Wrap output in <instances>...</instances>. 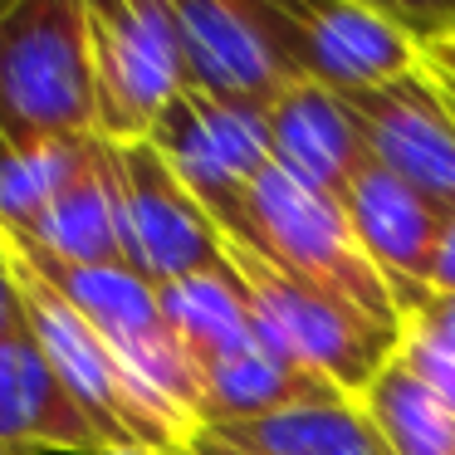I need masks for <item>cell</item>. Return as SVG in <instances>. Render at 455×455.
<instances>
[{
    "mask_svg": "<svg viewBox=\"0 0 455 455\" xmlns=\"http://www.w3.org/2000/svg\"><path fill=\"white\" fill-rule=\"evenodd\" d=\"M216 226L230 240L250 245L259 259H269L275 269H284V275L347 299L387 328H406L402 308H396L387 279L377 275V265L367 259L343 201L304 187L279 162L269 172H259L255 187L235 206L220 211Z\"/></svg>",
    "mask_w": 455,
    "mask_h": 455,
    "instance_id": "6da1fadb",
    "label": "cell"
},
{
    "mask_svg": "<svg viewBox=\"0 0 455 455\" xmlns=\"http://www.w3.org/2000/svg\"><path fill=\"white\" fill-rule=\"evenodd\" d=\"M0 250H5V265L15 275V289H20V304H25V318H30L35 338L50 353L64 387L93 416V426L103 431L108 451L113 445H142V451H157V455L181 451L196 435V426L181 421L162 396H152L128 372V363L113 353V343L44 279V269L25 255L20 240L0 230Z\"/></svg>",
    "mask_w": 455,
    "mask_h": 455,
    "instance_id": "7a4b0ae2",
    "label": "cell"
},
{
    "mask_svg": "<svg viewBox=\"0 0 455 455\" xmlns=\"http://www.w3.org/2000/svg\"><path fill=\"white\" fill-rule=\"evenodd\" d=\"M226 265L250 304L259 343L269 353H279L284 363L333 382L343 396L363 402V392L387 372V363L402 347L406 328L377 323L357 304L284 275V269H275L269 259H259L250 245H240L230 235H226Z\"/></svg>",
    "mask_w": 455,
    "mask_h": 455,
    "instance_id": "3957f363",
    "label": "cell"
},
{
    "mask_svg": "<svg viewBox=\"0 0 455 455\" xmlns=\"http://www.w3.org/2000/svg\"><path fill=\"white\" fill-rule=\"evenodd\" d=\"M0 132L44 148L93 132L89 0L0 5Z\"/></svg>",
    "mask_w": 455,
    "mask_h": 455,
    "instance_id": "277c9868",
    "label": "cell"
},
{
    "mask_svg": "<svg viewBox=\"0 0 455 455\" xmlns=\"http://www.w3.org/2000/svg\"><path fill=\"white\" fill-rule=\"evenodd\" d=\"M93 132L113 148L148 142L162 113L191 89L187 50L162 0H89Z\"/></svg>",
    "mask_w": 455,
    "mask_h": 455,
    "instance_id": "5b68a950",
    "label": "cell"
},
{
    "mask_svg": "<svg viewBox=\"0 0 455 455\" xmlns=\"http://www.w3.org/2000/svg\"><path fill=\"white\" fill-rule=\"evenodd\" d=\"M11 235V230H5ZM35 265L44 269L54 289L99 328L113 343V353L128 363V372L148 387L152 396L172 406L181 421H191L201 431V382L191 357L181 353L177 333L167 328L162 299L138 269L128 265H64V259H44L35 250H25Z\"/></svg>",
    "mask_w": 455,
    "mask_h": 455,
    "instance_id": "8992f818",
    "label": "cell"
},
{
    "mask_svg": "<svg viewBox=\"0 0 455 455\" xmlns=\"http://www.w3.org/2000/svg\"><path fill=\"white\" fill-rule=\"evenodd\" d=\"M108 152L118 177L128 269H138L152 289L226 269V230L191 196L172 162L152 142H123V148L108 142Z\"/></svg>",
    "mask_w": 455,
    "mask_h": 455,
    "instance_id": "52a82bcc",
    "label": "cell"
},
{
    "mask_svg": "<svg viewBox=\"0 0 455 455\" xmlns=\"http://www.w3.org/2000/svg\"><path fill=\"white\" fill-rule=\"evenodd\" d=\"M191 89L245 108H275L299 79L275 0H172Z\"/></svg>",
    "mask_w": 455,
    "mask_h": 455,
    "instance_id": "ba28073f",
    "label": "cell"
},
{
    "mask_svg": "<svg viewBox=\"0 0 455 455\" xmlns=\"http://www.w3.org/2000/svg\"><path fill=\"white\" fill-rule=\"evenodd\" d=\"M284 44L299 79L338 93H367L421 69V44L387 5H333V0H275Z\"/></svg>",
    "mask_w": 455,
    "mask_h": 455,
    "instance_id": "9c48e42d",
    "label": "cell"
},
{
    "mask_svg": "<svg viewBox=\"0 0 455 455\" xmlns=\"http://www.w3.org/2000/svg\"><path fill=\"white\" fill-rule=\"evenodd\" d=\"M152 148L172 162L191 196L220 216L230 211L259 172L275 167V138H269V113L245 108V103L211 99L201 89H187L167 113H162Z\"/></svg>",
    "mask_w": 455,
    "mask_h": 455,
    "instance_id": "30bf717a",
    "label": "cell"
},
{
    "mask_svg": "<svg viewBox=\"0 0 455 455\" xmlns=\"http://www.w3.org/2000/svg\"><path fill=\"white\" fill-rule=\"evenodd\" d=\"M343 103L367 142V157L421 191L441 216H455V103L426 64L382 89L347 93Z\"/></svg>",
    "mask_w": 455,
    "mask_h": 455,
    "instance_id": "8fae6325",
    "label": "cell"
},
{
    "mask_svg": "<svg viewBox=\"0 0 455 455\" xmlns=\"http://www.w3.org/2000/svg\"><path fill=\"white\" fill-rule=\"evenodd\" d=\"M343 211L353 220L357 240H363L367 259L377 265V275L387 279L402 318H411L416 308L431 299V255L435 240H441L445 216L411 191L402 177H392L387 167H377L367 157V167L347 181L343 191Z\"/></svg>",
    "mask_w": 455,
    "mask_h": 455,
    "instance_id": "7c38bea8",
    "label": "cell"
},
{
    "mask_svg": "<svg viewBox=\"0 0 455 455\" xmlns=\"http://www.w3.org/2000/svg\"><path fill=\"white\" fill-rule=\"evenodd\" d=\"M0 445L11 455H99L108 451L93 416L54 372L30 318L0 343Z\"/></svg>",
    "mask_w": 455,
    "mask_h": 455,
    "instance_id": "4fadbf2b",
    "label": "cell"
},
{
    "mask_svg": "<svg viewBox=\"0 0 455 455\" xmlns=\"http://www.w3.org/2000/svg\"><path fill=\"white\" fill-rule=\"evenodd\" d=\"M11 235L25 250L44 259H64V265H128L108 142H93L89 162L64 181V191L40 211V220L30 230H11Z\"/></svg>",
    "mask_w": 455,
    "mask_h": 455,
    "instance_id": "5bb4252c",
    "label": "cell"
},
{
    "mask_svg": "<svg viewBox=\"0 0 455 455\" xmlns=\"http://www.w3.org/2000/svg\"><path fill=\"white\" fill-rule=\"evenodd\" d=\"M269 138H275V162L289 177L338 201L347 181L367 167V142L347 103L318 84H294L269 108Z\"/></svg>",
    "mask_w": 455,
    "mask_h": 455,
    "instance_id": "9a60e30c",
    "label": "cell"
},
{
    "mask_svg": "<svg viewBox=\"0 0 455 455\" xmlns=\"http://www.w3.org/2000/svg\"><path fill=\"white\" fill-rule=\"evenodd\" d=\"M206 431L245 455H392L357 396L304 402L275 416L206 426Z\"/></svg>",
    "mask_w": 455,
    "mask_h": 455,
    "instance_id": "2e32d148",
    "label": "cell"
},
{
    "mask_svg": "<svg viewBox=\"0 0 455 455\" xmlns=\"http://www.w3.org/2000/svg\"><path fill=\"white\" fill-rule=\"evenodd\" d=\"M328 396H343V392L323 377L284 363L279 353H269L259 343L250 353L201 372V426L255 421V416H275L304 402H328Z\"/></svg>",
    "mask_w": 455,
    "mask_h": 455,
    "instance_id": "e0dca14e",
    "label": "cell"
},
{
    "mask_svg": "<svg viewBox=\"0 0 455 455\" xmlns=\"http://www.w3.org/2000/svg\"><path fill=\"white\" fill-rule=\"evenodd\" d=\"M157 299H162V314H167V328L177 333L181 353L196 367V382L206 367L230 363V357L259 347L255 318H250V304L240 294L230 265L216 269V275L177 279V284L157 289Z\"/></svg>",
    "mask_w": 455,
    "mask_h": 455,
    "instance_id": "ac0fdd59",
    "label": "cell"
},
{
    "mask_svg": "<svg viewBox=\"0 0 455 455\" xmlns=\"http://www.w3.org/2000/svg\"><path fill=\"white\" fill-rule=\"evenodd\" d=\"M363 406L392 455H455V411L396 357L363 392Z\"/></svg>",
    "mask_w": 455,
    "mask_h": 455,
    "instance_id": "d6986e66",
    "label": "cell"
},
{
    "mask_svg": "<svg viewBox=\"0 0 455 455\" xmlns=\"http://www.w3.org/2000/svg\"><path fill=\"white\" fill-rule=\"evenodd\" d=\"M396 363H402L406 372H416V377H421V382L455 411V353H451V347L435 343V338L421 333V328L406 323L402 347H396Z\"/></svg>",
    "mask_w": 455,
    "mask_h": 455,
    "instance_id": "ffe728a7",
    "label": "cell"
},
{
    "mask_svg": "<svg viewBox=\"0 0 455 455\" xmlns=\"http://www.w3.org/2000/svg\"><path fill=\"white\" fill-rule=\"evenodd\" d=\"M411 328H421L426 338H435V343H445L455 353V294H435L426 299L421 308H416L411 318H406Z\"/></svg>",
    "mask_w": 455,
    "mask_h": 455,
    "instance_id": "44dd1931",
    "label": "cell"
},
{
    "mask_svg": "<svg viewBox=\"0 0 455 455\" xmlns=\"http://www.w3.org/2000/svg\"><path fill=\"white\" fill-rule=\"evenodd\" d=\"M431 299L435 294H455V216H445L441 240H435V255H431Z\"/></svg>",
    "mask_w": 455,
    "mask_h": 455,
    "instance_id": "7402d4cb",
    "label": "cell"
},
{
    "mask_svg": "<svg viewBox=\"0 0 455 455\" xmlns=\"http://www.w3.org/2000/svg\"><path fill=\"white\" fill-rule=\"evenodd\" d=\"M25 328V304H20V289H15V275L5 265V250H0V343L11 333Z\"/></svg>",
    "mask_w": 455,
    "mask_h": 455,
    "instance_id": "603a6c76",
    "label": "cell"
},
{
    "mask_svg": "<svg viewBox=\"0 0 455 455\" xmlns=\"http://www.w3.org/2000/svg\"><path fill=\"white\" fill-rule=\"evenodd\" d=\"M421 60H426V74H431V79L441 84L445 99H455V40H435V44H426Z\"/></svg>",
    "mask_w": 455,
    "mask_h": 455,
    "instance_id": "cb8c5ba5",
    "label": "cell"
},
{
    "mask_svg": "<svg viewBox=\"0 0 455 455\" xmlns=\"http://www.w3.org/2000/svg\"><path fill=\"white\" fill-rule=\"evenodd\" d=\"M187 451H191V455H245V451H235V445H226L220 435H211L206 426H201V431L187 441Z\"/></svg>",
    "mask_w": 455,
    "mask_h": 455,
    "instance_id": "d4e9b609",
    "label": "cell"
},
{
    "mask_svg": "<svg viewBox=\"0 0 455 455\" xmlns=\"http://www.w3.org/2000/svg\"><path fill=\"white\" fill-rule=\"evenodd\" d=\"M99 455H157V451H142V445H113V451H99Z\"/></svg>",
    "mask_w": 455,
    "mask_h": 455,
    "instance_id": "484cf974",
    "label": "cell"
},
{
    "mask_svg": "<svg viewBox=\"0 0 455 455\" xmlns=\"http://www.w3.org/2000/svg\"><path fill=\"white\" fill-rule=\"evenodd\" d=\"M172 455H191V451H187V445H181V451H172Z\"/></svg>",
    "mask_w": 455,
    "mask_h": 455,
    "instance_id": "4316f807",
    "label": "cell"
},
{
    "mask_svg": "<svg viewBox=\"0 0 455 455\" xmlns=\"http://www.w3.org/2000/svg\"><path fill=\"white\" fill-rule=\"evenodd\" d=\"M0 455H11V451H5V445H0Z\"/></svg>",
    "mask_w": 455,
    "mask_h": 455,
    "instance_id": "83f0119b",
    "label": "cell"
},
{
    "mask_svg": "<svg viewBox=\"0 0 455 455\" xmlns=\"http://www.w3.org/2000/svg\"><path fill=\"white\" fill-rule=\"evenodd\" d=\"M451 40H455V35H451Z\"/></svg>",
    "mask_w": 455,
    "mask_h": 455,
    "instance_id": "f1b7e54d",
    "label": "cell"
},
{
    "mask_svg": "<svg viewBox=\"0 0 455 455\" xmlns=\"http://www.w3.org/2000/svg\"><path fill=\"white\" fill-rule=\"evenodd\" d=\"M451 103H455V99H451Z\"/></svg>",
    "mask_w": 455,
    "mask_h": 455,
    "instance_id": "f546056e",
    "label": "cell"
}]
</instances>
